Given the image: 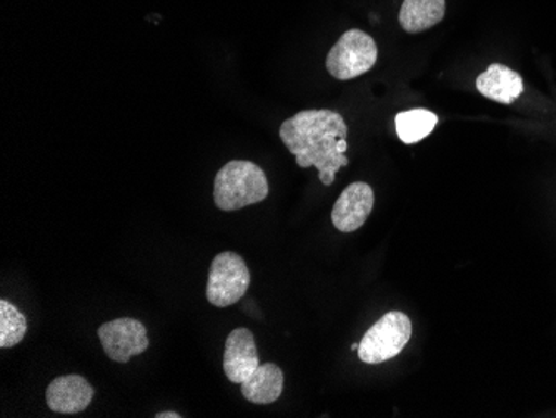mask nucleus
Listing matches in <instances>:
<instances>
[{"label":"nucleus","instance_id":"obj_1","mask_svg":"<svg viewBox=\"0 0 556 418\" xmlns=\"http://www.w3.org/2000/svg\"><path fill=\"white\" fill-rule=\"evenodd\" d=\"M346 136L345 118L330 109L299 112L280 127V139L295 155L299 167L317 168L324 186H332L337 172L349 165Z\"/></svg>","mask_w":556,"mask_h":418},{"label":"nucleus","instance_id":"obj_2","mask_svg":"<svg viewBox=\"0 0 556 418\" xmlns=\"http://www.w3.org/2000/svg\"><path fill=\"white\" fill-rule=\"evenodd\" d=\"M267 197V176L254 162L232 161L217 172L214 202L220 211H240L247 205L264 202Z\"/></svg>","mask_w":556,"mask_h":418},{"label":"nucleus","instance_id":"obj_3","mask_svg":"<svg viewBox=\"0 0 556 418\" xmlns=\"http://www.w3.org/2000/svg\"><path fill=\"white\" fill-rule=\"evenodd\" d=\"M412 320L403 312L392 311L383 315L365 332L358 357L364 364L377 365L395 358L412 339Z\"/></svg>","mask_w":556,"mask_h":418},{"label":"nucleus","instance_id":"obj_4","mask_svg":"<svg viewBox=\"0 0 556 418\" xmlns=\"http://www.w3.org/2000/svg\"><path fill=\"white\" fill-rule=\"evenodd\" d=\"M378 47L368 34L361 29L346 30L327 55V71L339 80H352L364 76L377 64Z\"/></svg>","mask_w":556,"mask_h":418},{"label":"nucleus","instance_id":"obj_5","mask_svg":"<svg viewBox=\"0 0 556 418\" xmlns=\"http://www.w3.org/2000/svg\"><path fill=\"white\" fill-rule=\"evenodd\" d=\"M250 287V270L236 252H222L208 273L207 301L215 307H230L242 301Z\"/></svg>","mask_w":556,"mask_h":418},{"label":"nucleus","instance_id":"obj_6","mask_svg":"<svg viewBox=\"0 0 556 418\" xmlns=\"http://www.w3.org/2000/svg\"><path fill=\"white\" fill-rule=\"evenodd\" d=\"M100 343L111 360L127 364L149 349V337L142 322L136 318H117L97 330Z\"/></svg>","mask_w":556,"mask_h":418},{"label":"nucleus","instance_id":"obj_7","mask_svg":"<svg viewBox=\"0 0 556 418\" xmlns=\"http://www.w3.org/2000/svg\"><path fill=\"white\" fill-rule=\"evenodd\" d=\"M375 193L368 183H350L337 199L332 211V223L343 233L357 232L367 223L374 211Z\"/></svg>","mask_w":556,"mask_h":418},{"label":"nucleus","instance_id":"obj_8","mask_svg":"<svg viewBox=\"0 0 556 418\" xmlns=\"http://www.w3.org/2000/svg\"><path fill=\"white\" fill-rule=\"evenodd\" d=\"M261 367L257 343L249 329H236L225 342L224 372L232 383H243Z\"/></svg>","mask_w":556,"mask_h":418},{"label":"nucleus","instance_id":"obj_9","mask_svg":"<svg viewBox=\"0 0 556 418\" xmlns=\"http://www.w3.org/2000/svg\"><path fill=\"white\" fill-rule=\"evenodd\" d=\"M93 387L80 376H64L50 382L46 390V401L50 410L74 415L86 410L92 402Z\"/></svg>","mask_w":556,"mask_h":418},{"label":"nucleus","instance_id":"obj_10","mask_svg":"<svg viewBox=\"0 0 556 418\" xmlns=\"http://www.w3.org/2000/svg\"><path fill=\"white\" fill-rule=\"evenodd\" d=\"M477 90L490 101L510 105L523 93L525 84L520 74L503 64H492L477 77Z\"/></svg>","mask_w":556,"mask_h":418},{"label":"nucleus","instance_id":"obj_11","mask_svg":"<svg viewBox=\"0 0 556 418\" xmlns=\"http://www.w3.org/2000/svg\"><path fill=\"white\" fill-rule=\"evenodd\" d=\"M242 385V395L257 405L274 404L283 392L282 368L275 364H264L255 370Z\"/></svg>","mask_w":556,"mask_h":418},{"label":"nucleus","instance_id":"obj_12","mask_svg":"<svg viewBox=\"0 0 556 418\" xmlns=\"http://www.w3.org/2000/svg\"><path fill=\"white\" fill-rule=\"evenodd\" d=\"M445 11L446 0H403L400 26L408 34L425 33L443 21Z\"/></svg>","mask_w":556,"mask_h":418},{"label":"nucleus","instance_id":"obj_13","mask_svg":"<svg viewBox=\"0 0 556 418\" xmlns=\"http://www.w3.org/2000/svg\"><path fill=\"white\" fill-rule=\"evenodd\" d=\"M439 124V117L427 109H412V111L400 112L395 117L396 136L403 143L420 142L427 139Z\"/></svg>","mask_w":556,"mask_h":418},{"label":"nucleus","instance_id":"obj_14","mask_svg":"<svg viewBox=\"0 0 556 418\" xmlns=\"http://www.w3.org/2000/svg\"><path fill=\"white\" fill-rule=\"evenodd\" d=\"M27 318L11 302L0 301V347L11 349L24 340Z\"/></svg>","mask_w":556,"mask_h":418},{"label":"nucleus","instance_id":"obj_15","mask_svg":"<svg viewBox=\"0 0 556 418\" xmlns=\"http://www.w3.org/2000/svg\"><path fill=\"white\" fill-rule=\"evenodd\" d=\"M157 418H182V415L177 414V411H161V414L155 415Z\"/></svg>","mask_w":556,"mask_h":418},{"label":"nucleus","instance_id":"obj_16","mask_svg":"<svg viewBox=\"0 0 556 418\" xmlns=\"http://www.w3.org/2000/svg\"><path fill=\"white\" fill-rule=\"evenodd\" d=\"M358 345H361V343H352V347H350V351L358 352Z\"/></svg>","mask_w":556,"mask_h":418}]
</instances>
